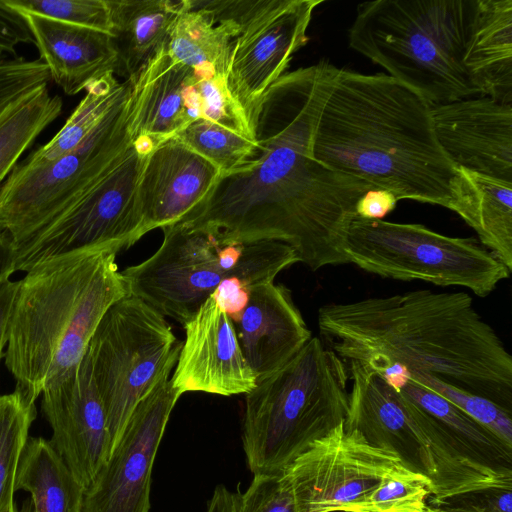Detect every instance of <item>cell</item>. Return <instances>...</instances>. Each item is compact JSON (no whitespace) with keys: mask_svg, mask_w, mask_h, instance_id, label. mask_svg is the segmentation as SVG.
I'll return each mask as SVG.
<instances>
[{"mask_svg":"<svg viewBox=\"0 0 512 512\" xmlns=\"http://www.w3.org/2000/svg\"><path fill=\"white\" fill-rule=\"evenodd\" d=\"M380 374L393 388L450 432L472 458L488 467L512 474V447L491 430L439 394L411 379L405 367L390 366Z\"/></svg>","mask_w":512,"mask_h":512,"instance_id":"cell-24","label":"cell"},{"mask_svg":"<svg viewBox=\"0 0 512 512\" xmlns=\"http://www.w3.org/2000/svg\"><path fill=\"white\" fill-rule=\"evenodd\" d=\"M426 512H496L487 503L486 500L461 501L459 503L446 501L437 505L428 504Z\"/></svg>","mask_w":512,"mask_h":512,"instance_id":"cell-45","label":"cell"},{"mask_svg":"<svg viewBox=\"0 0 512 512\" xmlns=\"http://www.w3.org/2000/svg\"><path fill=\"white\" fill-rule=\"evenodd\" d=\"M345 364L352 387L344 429L356 430L369 444L395 453L406 468L433 483L436 467L428 439L406 398L369 366Z\"/></svg>","mask_w":512,"mask_h":512,"instance_id":"cell-17","label":"cell"},{"mask_svg":"<svg viewBox=\"0 0 512 512\" xmlns=\"http://www.w3.org/2000/svg\"><path fill=\"white\" fill-rule=\"evenodd\" d=\"M221 173L176 136L146 156L138 182L144 234L180 222L210 193Z\"/></svg>","mask_w":512,"mask_h":512,"instance_id":"cell-19","label":"cell"},{"mask_svg":"<svg viewBox=\"0 0 512 512\" xmlns=\"http://www.w3.org/2000/svg\"><path fill=\"white\" fill-rule=\"evenodd\" d=\"M184 144L214 164L221 175L241 166L256 141L205 119H197L176 134Z\"/></svg>","mask_w":512,"mask_h":512,"instance_id":"cell-33","label":"cell"},{"mask_svg":"<svg viewBox=\"0 0 512 512\" xmlns=\"http://www.w3.org/2000/svg\"><path fill=\"white\" fill-rule=\"evenodd\" d=\"M19 512H34L33 504H32V501L30 498L26 499L23 502V505H22L21 509L19 510Z\"/></svg>","mask_w":512,"mask_h":512,"instance_id":"cell-47","label":"cell"},{"mask_svg":"<svg viewBox=\"0 0 512 512\" xmlns=\"http://www.w3.org/2000/svg\"><path fill=\"white\" fill-rule=\"evenodd\" d=\"M28 91L29 84L18 61L0 53V112Z\"/></svg>","mask_w":512,"mask_h":512,"instance_id":"cell-39","label":"cell"},{"mask_svg":"<svg viewBox=\"0 0 512 512\" xmlns=\"http://www.w3.org/2000/svg\"><path fill=\"white\" fill-rule=\"evenodd\" d=\"M1 2L18 13H31L112 35L107 0H1Z\"/></svg>","mask_w":512,"mask_h":512,"instance_id":"cell-36","label":"cell"},{"mask_svg":"<svg viewBox=\"0 0 512 512\" xmlns=\"http://www.w3.org/2000/svg\"><path fill=\"white\" fill-rule=\"evenodd\" d=\"M331 64L286 72L252 118L255 147L180 222L243 241L285 243L316 271L347 264L344 242L367 182L323 165L312 152L315 125Z\"/></svg>","mask_w":512,"mask_h":512,"instance_id":"cell-1","label":"cell"},{"mask_svg":"<svg viewBox=\"0 0 512 512\" xmlns=\"http://www.w3.org/2000/svg\"><path fill=\"white\" fill-rule=\"evenodd\" d=\"M185 338L170 379L180 395L246 394L256 377L245 360L231 319L209 297L184 324Z\"/></svg>","mask_w":512,"mask_h":512,"instance_id":"cell-18","label":"cell"},{"mask_svg":"<svg viewBox=\"0 0 512 512\" xmlns=\"http://www.w3.org/2000/svg\"><path fill=\"white\" fill-rule=\"evenodd\" d=\"M117 73L133 79L164 42L184 0H107Z\"/></svg>","mask_w":512,"mask_h":512,"instance_id":"cell-25","label":"cell"},{"mask_svg":"<svg viewBox=\"0 0 512 512\" xmlns=\"http://www.w3.org/2000/svg\"><path fill=\"white\" fill-rule=\"evenodd\" d=\"M345 362L311 337L283 367L245 394L242 441L255 474L281 473L313 442L345 421Z\"/></svg>","mask_w":512,"mask_h":512,"instance_id":"cell-6","label":"cell"},{"mask_svg":"<svg viewBox=\"0 0 512 512\" xmlns=\"http://www.w3.org/2000/svg\"><path fill=\"white\" fill-rule=\"evenodd\" d=\"M344 252L349 263L380 277L461 286L479 297L488 296L511 273L475 238L358 216L347 230Z\"/></svg>","mask_w":512,"mask_h":512,"instance_id":"cell-9","label":"cell"},{"mask_svg":"<svg viewBox=\"0 0 512 512\" xmlns=\"http://www.w3.org/2000/svg\"><path fill=\"white\" fill-rule=\"evenodd\" d=\"M118 252L91 248L48 258L18 280L4 360L30 401L78 367L104 314L128 294Z\"/></svg>","mask_w":512,"mask_h":512,"instance_id":"cell-4","label":"cell"},{"mask_svg":"<svg viewBox=\"0 0 512 512\" xmlns=\"http://www.w3.org/2000/svg\"><path fill=\"white\" fill-rule=\"evenodd\" d=\"M464 66L481 95L512 103V0H478Z\"/></svg>","mask_w":512,"mask_h":512,"instance_id":"cell-23","label":"cell"},{"mask_svg":"<svg viewBox=\"0 0 512 512\" xmlns=\"http://www.w3.org/2000/svg\"><path fill=\"white\" fill-rule=\"evenodd\" d=\"M18 288V281L10 279L0 284V361L4 357L9 335L10 315Z\"/></svg>","mask_w":512,"mask_h":512,"instance_id":"cell-42","label":"cell"},{"mask_svg":"<svg viewBox=\"0 0 512 512\" xmlns=\"http://www.w3.org/2000/svg\"><path fill=\"white\" fill-rule=\"evenodd\" d=\"M240 495L229 491L224 485H218L209 501L207 512H238Z\"/></svg>","mask_w":512,"mask_h":512,"instance_id":"cell-44","label":"cell"},{"mask_svg":"<svg viewBox=\"0 0 512 512\" xmlns=\"http://www.w3.org/2000/svg\"><path fill=\"white\" fill-rule=\"evenodd\" d=\"M312 152L323 165L387 190L397 200L466 216L467 180L437 141L431 105L388 74L331 64Z\"/></svg>","mask_w":512,"mask_h":512,"instance_id":"cell-3","label":"cell"},{"mask_svg":"<svg viewBox=\"0 0 512 512\" xmlns=\"http://www.w3.org/2000/svg\"><path fill=\"white\" fill-rule=\"evenodd\" d=\"M63 101L48 84L22 96L0 112V184L20 156L62 112Z\"/></svg>","mask_w":512,"mask_h":512,"instance_id":"cell-29","label":"cell"},{"mask_svg":"<svg viewBox=\"0 0 512 512\" xmlns=\"http://www.w3.org/2000/svg\"><path fill=\"white\" fill-rule=\"evenodd\" d=\"M181 345L165 317L136 296L127 294L102 317L86 354L107 417L110 453L137 403L170 376Z\"/></svg>","mask_w":512,"mask_h":512,"instance_id":"cell-10","label":"cell"},{"mask_svg":"<svg viewBox=\"0 0 512 512\" xmlns=\"http://www.w3.org/2000/svg\"><path fill=\"white\" fill-rule=\"evenodd\" d=\"M228 315L232 323H236L249 300V287L236 277L222 281L210 296Z\"/></svg>","mask_w":512,"mask_h":512,"instance_id":"cell-40","label":"cell"},{"mask_svg":"<svg viewBox=\"0 0 512 512\" xmlns=\"http://www.w3.org/2000/svg\"><path fill=\"white\" fill-rule=\"evenodd\" d=\"M16 272V244L4 229L0 228V284Z\"/></svg>","mask_w":512,"mask_h":512,"instance_id":"cell-43","label":"cell"},{"mask_svg":"<svg viewBox=\"0 0 512 512\" xmlns=\"http://www.w3.org/2000/svg\"><path fill=\"white\" fill-rule=\"evenodd\" d=\"M0 512H19V510L17 509L14 500H11L6 503Z\"/></svg>","mask_w":512,"mask_h":512,"instance_id":"cell-46","label":"cell"},{"mask_svg":"<svg viewBox=\"0 0 512 512\" xmlns=\"http://www.w3.org/2000/svg\"><path fill=\"white\" fill-rule=\"evenodd\" d=\"M432 490L429 477L402 467L388 475L356 512H426Z\"/></svg>","mask_w":512,"mask_h":512,"instance_id":"cell-34","label":"cell"},{"mask_svg":"<svg viewBox=\"0 0 512 512\" xmlns=\"http://www.w3.org/2000/svg\"><path fill=\"white\" fill-rule=\"evenodd\" d=\"M238 33L230 23H217L211 14L184 0L163 42L166 53L201 78L227 77L233 39Z\"/></svg>","mask_w":512,"mask_h":512,"instance_id":"cell-26","label":"cell"},{"mask_svg":"<svg viewBox=\"0 0 512 512\" xmlns=\"http://www.w3.org/2000/svg\"><path fill=\"white\" fill-rule=\"evenodd\" d=\"M405 467L393 452L369 444L344 422L313 442L283 472L298 512H356L380 483Z\"/></svg>","mask_w":512,"mask_h":512,"instance_id":"cell-13","label":"cell"},{"mask_svg":"<svg viewBox=\"0 0 512 512\" xmlns=\"http://www.w3.org/2000/svg\"><path fill=\"white\" fill-rule=\"evenodd\" d=\"M31 42L34 39L24 17L0 0V53L16 56L19 44Z\"/></svg>","mask_w":512,"mask_h":512,"instance_id":"cell-38","label":"cell"},{"mask_svg":"<svg viewBox=\"0 0 512 512\" xmlns=\"http://www.w3.org/2000/svg\"><path fill=\"white\" fill-rule=\"evenodd\" d=\"M187 109L191 122L205 119L255 140L252 124L232 95L227 77L201 78L194 73L187 88Z\"/></svg>","mask_w":512,"mask_h":512,"instance_id":"cell-32","label":"cell"},{"mask_svg":"<svg viewBox=\"0 0 512 512\" xmlns=\"http://www.w3.org/2000/svg\"><path fill=\"white\" fill-rule=\"evenodd\" d=\"M238 512H298L285 473L255 474L247 490L240 495Z\"/></svg>","mask_w":512,"mask_h":512,"instance_id":"cell-37","label":"cell"},{"mask_svg":"<svg viewBox=\"0 0 512 512\" xmlns=\"http://www.w3.org/2000/svg\"><path fill=\"white\" fill-rule=\"evenodd\" d=\"M36 414L35 402L19 390L0 395V511L14 500L19 464Z\"/></svg>","mask_w":512,"mask_h":512,"instance_id":"cell-31","label":"cell"},{"mask_svg":"<svg viewBox=\"0 0 512 512\" xmlns=\"http://www.w3.org/2000/svg\"><path fill=\"white\" fill-rule=\"evenodd\" d=\"M322 2L195 0L215 22L230 23L238 30L231 46L227 83L251 124L265 93L286 73L293 55L307 44L313 12Z\"/></svg>","mask_w":512,"mask_h":512,"instance_id":"cell-11","label":"cell"},{"mask_svg":"<svg viewBox=\"0 0 512 512\" xmlns=\"http://www.w3.org/2000/svg\"><path fill=\"white\" fill-rule=\"evenodd\" d=\"M134 140L120 161L53 222L16 246V271L91 248L119 252L143 237L138 182L147 154Z\"/></svg>","mask_w":512,"mask_h":512,"instance_id":"cell-12","label":"cell"},{"mask_svg":"<svg viewBox=\"0 0 512 512\" xmlns=\"http://www.w3.org/2000/svg\"><path fill=\"white\" fill-rule=\"evenodd\" d=\"M162 231V243L150 257L120 272L128 294L182 325L225 279L236 277L251 288L274 282L299 262L294 249L279 241L243 242L181 223Z\"/></svg>","mask_w":512,"mask_h":512,"instance_id":"cell-7","label":"cell"},{"mask_svg":"<svg viewBox=\"0 0 512 512\" xmlns=\"http://www.w3.org/2000/svg\"><path fill=\"white\" fill-rule=\"evenodd\" d=\"M467 180L469 205L464 221L512 271V183L460 169Z\"/></svg>","mask_w":512,"mask_h":512,"instance_id":"cell-28","label":"cell"},{"mask_svg":"<svg viewBox=\"0 0 512 512\" xmlns=\"http://www.w3.org/2000/svg\"><path fill=\"white\" fill-rule=\"evenodd\" d=\"M409 377L451 402L512 447L511 411L485 397L458 389L433 376L409 372Z\"/></svg>","mask_w":512,"mask_h":512,"instance_id":"cell-35","label":"cell"},{"mask_svg":"<svg viewBox=\"0 0 512 512\" xmlns=\"http://www.w3.org/2000/svg\"><path fill=\"white\" fill-rule=\"evenodd\" d=\"M256 382L283 367L312 337L291 291L274 282L249 288V300L233 323Z\"/></svg>","mask_w":512,"mask_h":512,"instance_id":"cell-20","label":"cell"},{"mask_svg":"<svg viewBox=\"0 0 512 512\" xmlns=\"http://www.w3.org/2000/svg\"><path fill=\"white\" fill-rule=\"evenodd\" d=\"M19 14L28 24L50 79L66 95H76L105 74L117 73L118 52L111 34L31 13Z\"/></svg>","mask_w":512,"mask_h":512,"instance_id":"cell-21","label":"cell"},{"mask_svg":"<svg viewBox=\"0 0 512 512\" xmlns=\"http://www.w3.org/2000/svg\"><path fill=\"white\" fill-rule=\"evenodd\" d=\"M15 487L30 494L34 512H81L84 489L42 437L28 438Z\"/></svg>","mask_w":512,"mask_h":512,"instance_id":"cell-27","label":"cell"},{"mask_svg":"<svg viewBox=\"0 0 512 512\" xmlns=\"http://www.w3.org/2000/svg\"><path fill=\"white\" fill-rule=\"evenodd\" d=\"M131 91L76 149L47 162L24 159L0 185V228L16 246L66 211L132 146Z\"/></svg>","mask_w":512,"mask_h":512,"instance_id":"cell-8","label":"cell"},{"mask_svg":"<svg viewBox=\"0 0 512 512\" xmlns=\"http://www.w3.org/2000/svg\"><path fill=\"white\" fill-rule=\"evenodd\" d=\"M478 0H375L357 6L350 47L431 106L481 95L464 58Z\"/></svg>","mask_w":512,"mask_h":512,"instance_id":"cell-5","label":"cell"},{"mask_svg":"<svg viewBox=\"0 0 512 512\" xmlns=\"http://www.w3.org/2000/svg\"><path fill=\"white\" fill-rule=\"evenodd\" d=\"M50 445L85 490L110 454L105 409L85 353L78 367L41 394Z\"/></svg>","mask_w":512,"mask_h":512,"instance_id":"cell-15","label":"cell"},{"mask_svg":"<svg viewBox=\"0 0 512 512\" xmlns=\"http://www.w3.org/2000/svg\"><path fill=\"white\" fill-rule=\"evenodd\" d=\"M319 332L345 363L402 366L511 411L512 357L464 292L414 290L318 310Z\"/></svg>","mask_w":512,"mask_h":512,"instance_id":"cell-2","label":"cell"},{"mask_svg":"<svg viewBox=\"0 0 512 512\" xmlns=\"http://www.w3.org/2000/svg\"><path fill=\"white\" fill-rule=\"evenodd\" d=\"M132 89V80L120 82L114 73H107L90 83L62 128L45 145L25 158L34 163L52 161L80 146L101 120Z\"/></svg>","mask_w":512,"mask_h":512,"instance_id":"cell-30","label":"cell"},{"mask_svg":"<svg viewBox=\"0 0 512 512\" xmlns=\"http://www.w3.org/2000/svg\"><path fill=\"white\" fill-rule=\"evenodd\" d=\"M397 199L395 195L384 189H371L364 193L356 204V215L364 219L383 220L394 210Z\"/></svg>","mask_w":512,"mask_h":512,"instance_id":"cell-41","label":"cell"},{"mask_svg":"<svg viewBox=\"0 0 512 512\" xmlns=\"http://www.w3.org/2000/svg\"><path fill=\"white\" fill-rule=\"evenodd\" d=\"M181 395L163 377L135 406L116 446L83 492L81 512H148L153 463Z\"/></svg>","mask_w":512,"mask_h":512,"instance_id":"cell-14","label":"cell"},{"mask_svg":"<svg viewBox=\"0 0 512 512\" xmlns=\"http://www.w3.org/2000/svg\"><path fill=\"white\" fill-rule=\"evenodd\" d=\"M194 72L174 61L163 43L132 80L130 127L149 150L191 123L187 87Z\"/></svg>","mask_w":512,"mask_h":512,"instance_id":"cell-22","label":"cell"},{"mask_svg":"<svg viewBox=\"0 0 512 512\" xmlns=\"http://www.w3.org/2000/svg\"><path fill=\"white\" fill-rule=\"evenodd\" d=\"M435 136L458 168L512 183V103L485 95L431 106Z\"/></svg>","mask_w":512,"mask_h":512,"instance_id":"cell-16","label":"cell"}]
</instances>
